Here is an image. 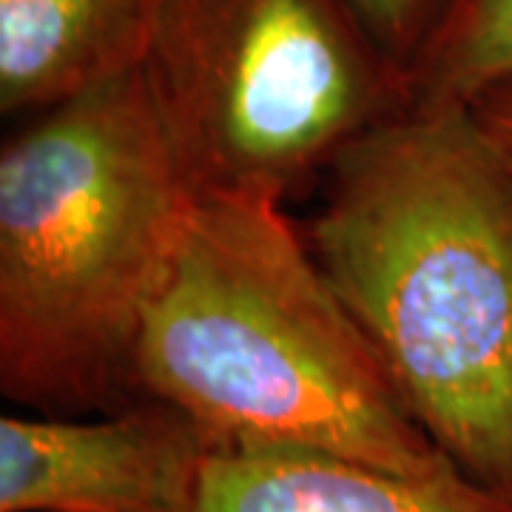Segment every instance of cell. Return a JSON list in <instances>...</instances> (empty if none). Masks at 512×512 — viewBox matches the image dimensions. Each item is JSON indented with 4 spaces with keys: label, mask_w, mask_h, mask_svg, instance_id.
<instances>
[{
    "label": "cell",
    "mask_w": 512,
    "mask_h": 512,
    "mask_svg": "<svg viewBox=\"0 0 512 512\" xmlns=\"http://www.w3.org/2000/svg\"><path fill=\"white\" fill-rule=\"evenodd\" d=\"M421 430L512 493V171L464 106H407L330 165L308 231Z\"/></svg>",
    "instance_id": "6da1fadb"
},
{
    "label": "cell",
    "mask_w": 512,
    "mask_h": 512,
    "mask_svg": "<svg viewBox=\"0 0 512 512\" xmlns=\"http://www.w3.org/2000/svg\"><path fill=\"white\" fill-rule=\"evenodd\" d=\"M202 194L146 69L35 114L0 151V390L40 416L137 402L134 350Z\"/></svg>",
    "instance_id": "7a4b0ae2"
},
{
    "label": "cell",
    "mask_w": 512,
    "mask_h": 512,
    "mask_svg": "<svg viewBox=\"0 0 512 512\" xmlns=\"http://www.w3.org/2000/svg\"><path fill=\"white\" fill-rule=\"evenodd\" d=\"M134 393L185 413L217 447L322 453L404 476L458 470L271 197H202L140 328Z\"/></svg>",
    "instance_id": "3957f363"
},
{
    "label": "cell",
    "mask_w": 512,
    "mask_h": 512,
    "mask_svg": "<svg viewBox=\"0 0 512 512\" xmlns=\"http://www.w3.org/2000/svg\"><path fill=\"white\" fill-rule=\"evenodd\" d=\"M143 69L202 197L285 202L413 106L353 0H160Z\"/></svg>",
    "instance_id": "277c9868"
},
{
    "label": "cell",
    "mask_w": 512,
    "mask_h": 512,
    "mask_svg": "<svg viewBox=\"0 0 512 512\" xmlns=\"http://www.w3.org/2000/svg\"><path fill=\"white\" fill-rule=\"evenodd\" d=\"M217 444L171 404L3 416L0 512H191Z\"/></svg>",
    "instance_id": "5b68a950"
},
{
    "label": "cell",
    "mask_w": 512,
    "mask_h": 512,
    "mask_svg": "<svg viewBox=\"0 0 512 512\" xmlns=\"http://www.w3.org/2000/svg\"><path fill=\"white\" fill-rule=\"evenodd\" d=\"M191 512H512V493L461 470L404 476L322 453L214 447Z\"/></svg>",
    "instance_id": "8992f818"
},
{
    "label": "cell",
    "mask_w": 512,
    "mask_h": 512,
    "mask_svg": "<svg viewBox=\"0 0 512 512\" xmlns=\"http://www.w3.org/2000/svg\"><path fill=\"white\" fill-rule=\"evenodd\" d=\"M160 0H0V109L40 114L143 69Z\"/></svg>",
    "instance_id": "52a82bcc"
},
{
    "label": "cell",
    "mask_w": 512,
    "mask_h": 512,
    "mask_svg": "<svg viewBox=\"0 0 512 512\" xmlns=\"http://www.w3.org/2000/svg\"><path fill=\"white\" fill-rule=\"evenodd\" d=\"M413 106L470 109L512 83V0H441L407 63Z\"/></svg>",
    "instance_id": "ba28073f"
},
{
    "label": "cell",
    "mask_w": 512,
    "mask_h": 512,
    "mask_svg": "<svg viewBox=\"0 0 512 512\" xmlns=\"http://www.w3.org/2000/svg\"><path fill=\"white\" fill-rule=\"evenodd\" d=\"M362 12L373 35L393 57H399L407 69L430 23L439 12L441 0H353Z\"/></svg>",
    "instance_id": "9c48e42d"
},
{
    "label": "cell",
    "mask_w": 512,
    "mask_h": 512,
    "mask_svg": "<svg viewBox=\"0 0 512 512\" xmlns=\"http://www.w3.org/2000/svg\"><path fill=\"white\" fill-rule=\"evenodd\" d=\"M470 111L476 114L481 131L487 134V140L493 143L495 151L504 157V163L510 165L512 171V83L484 94L470 106Z\"/></svg>",
    "instance_id": "30bf717a"
}]
</instances>
